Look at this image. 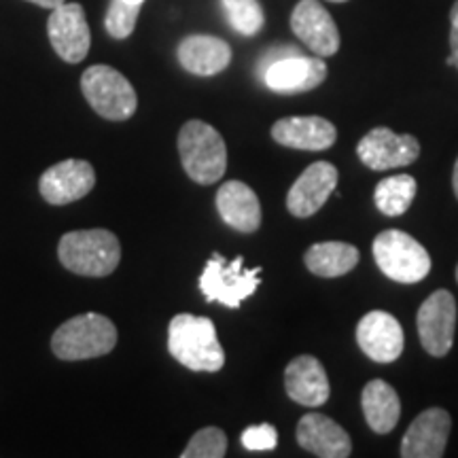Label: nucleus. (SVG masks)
I'll return each instance as SVG.
<instances>
[{"instance_id": "nucleus-5", "label": "nucleus", "mask_w": 458, "mask_h": 458, "mask_svg": "<svg viewBox=\"0 0 458 458\" xmlns=\"http://www.w3.org/2000/svg\"><path fill=\"white\" fill-rule=\"evenodd\" d=\"M371 250L382 274L394 283H420L431 272V257L425 246L399 229L382 232L371 244Z\"/></svg>"}, {"instance_id": "nucleus-1", "label": "nucleus", "mask_w": 458, "mask_h": 458, "mask_svg": "<svg viewBox=\"0 0 458 458\" xmlns=\"http://www.w3.org/2000/svg\"><path fill=\"white\" fill-rule=\"evenodd\" d=\"M168 351L172 357L193 371H219L225 365L215 323L206 317L176 314L168 327Z\"/></svg>"}, {"instance_id": "nucleus-28", "label": "nucleus", "mask_w": 458, "mask_h": 458, "mask_svg": "<svg viewBox=\"0 0 458 458\" xmlns=\"http://www.w3.org/2000/svg\"><path fill=\"white\" fill-rule=\"evenodd\" d=\"M240 442L246 450H274L278 444V431L272 425H257L244 428Z\"/></svg>"}, {"instance_id": "nucleus-19", "label": "nucleus", "mask_w": 458, "mask_h": 458, "mask_svg": "<svg viewBox=\"0 0 458 458\" xmlns=\"http://www.w3.org/2000/svg\"><path fill=\"white\" fill-rule=\"evenodd\" d=\"M272 139L301 151H325L337 139L335 125L325 117H284L272 125Z\"/></svg>"}, {"instance_id": "nucleus-33", "label": "nucleus", "mask_w": 458, "mask_h": 458, "mask_svg": "<svg viewBox=\"0 0 458 458\" xmlns=\"http://www.w3.org/2000/svg\"><path fill=\"white\" fill-rule=\"evenodd\" d=\"M452 187H454V193H456V198H458V159H456V164H454V174H452Z\"/></svg>"}, {"instance_id": "nucleus-14", "label": "nucleus", "mask_w": 458, "mask_h": 458, "mask_svg": "<svg viewBox=\"0 0 458 458\" xmlns=\"http://www.w3.org/2000/svg\"><path fill=\"white\" fill-rule=\"evenodd\" d=\"M452 428V418L442 408H428L416 416L403 439L401 456L403 458H439L444 456Z\"/></svg>"}, {"instance_id": "nucleus-17", "label": "nucleus", "mask_w": 458, "mask_h": 458, "mask_svg": "<svg viewBox=\"0 0 458 458\" xmlns=\"http://www.w3.org/2000/svg\"><path fill=\"white\" fill-rule=\"evenodd\" d=\"M284 391L295 403L318 408L327 403L331 393L327 371L312 354L295 357L284 369Z\"/></svg>"}, {"instance_id": "nucleus-8", "label": "nucleus", "mask_w": 458, "mask_h": 458, "mask_svg": "<svg viewBox=\"0 0 458 458\" xmlns=\"http://www.w3.org/2000/svg\"><path fill=\"white\" fill-rule=\"evenodd\" d=\"M418 337L431 357H445L454 344L456 301L450 291L439 289L420 306L416 317Z\"/></svg>"}, {"instance_id": "nucleus-16", "label": "nucleus", "mask_w": 458, "mask_h": 458, "mask_svg": "<svg viewBox=\"0 0 458 458\" xmlns=\"http://www.w3.org/2000/svg\"><path fill=\"white\" fill-rule=\"evenodd\" d=\"M261 79L276 94H301L318 88L327 79V64L323 57L297 54L278 60L263 72Z\"/></svg>"}, {"instance_id": "nucleus-10", "label": "nucleus", "mask_w": 458, "mask_h": 458, "mask_svg": "<svg viewBox=\"0 0 458 458\" xmlns=\"http://www.w3.org/2000/svg\"><path fill=\"white\" fill-rule=\"evenodd\" d=\"M357 156L371 170H391L414 164L420 142L410 134H394L391 128H374L360 139Z\"/></svg>"}, {"instance_id": "nucleus-6", "label": "nucleus", "mask_w": 458, "mask_h": 458, "mask_svg": "<svg viewBox=\"0 0 458 458\" xmlns=\"http://www.w3.org/2000/svg\"><path fill=\"white\" fill-rule=\"evenodd\" d=\"M259 274L261 267L244 270V257L238 255L236 259L227 261L221 253H213L199 276V291L206 301H219L236 310L261 284Z\"/></svg>"}, {"instance_id": "nucleus-12", "label": "nucleus", "mask_w": 458, "mask_h": 458, "mask_svg": "<svg viewBox=\"0 0 458 458\" xmlns=\"http://www.w3.org/2000/svg\"><path fill=\"white\" fill-rule=\"evenodd\" d=\"M295 37L318 57H329L340 49V32L329 11L318 0H300L291 15Z\"/></svg>"}, {"instance_id": "nucleus-34", "label": "nucleus", "mask_w": 458, "mask_h": 458, "mask_svg": "<svg viewBox=\"0 0 458 458\" xmlns=\"http://www.w3.org/2000/svg\"><path fill=\"white\" fill-rule=\"evenodd\" d=\"M125 3H130V4H142V3H145V0H125Z\"/></svg>"}, {"instance_id": "nucleus-7", "label": "nucleus", "mask_w": 458, "mask_h": 458, "mask_svg": "<svg viewBox=\"0 0 458 458\" xmlns=\"http://www.w3.org/2000/svg\"><path fill=\"white\" fill-rule=\"evenodd\" d=\"M81 89L89 106L108 122H125L139 106L131 83L111 66H89L81 77Z\"/></svg>"}, {"instance_id": "nucleus-26", "label": "nucleus", "mask_w": 458, "mask_h": 458, "mask_svg": "<svg viewBox=\"0 0 458 458\" xmlns=\"http://www.w3.org/2000/svg\"><path fill=\"white\" fill-rule=\"evenodd\" d=\"M227 452V437L221 428L206 427L193 435L182 450V458H223Z\"/></svg>"}, {"instance_id": "nucleus-21", "label": "nucleus", "mask_w": 458, "mask_h": 458, "mask_svg": "<svg viewBox=\"0 0 458 458\" xmlns=\"http://www.w3.org/2000/svg\"><path fill=\"white\" fill-rule=\"evenodd\" d=\"M176 55L187 72L198 74V77H213L229 66L232 47L223 38L210 37V34H191L182 38Z\"/></svg>"}, {"instance_id": "nucleus-13", "label": "nucleus", "mask_w": 458, "mask_h": 458, "mask_svg": "<svg viewBox=\"0 0 458 458\" xmlns=\"http://www.w3.org/2000/svg\"><path fill=\"white\" fill-rule=\"evenodd\" d=\"M337 185V168L329 162H317L301 172L300 179L286 193V208L291 215L306 219L323 208Z\"/></svg>"}, {"instance_id": "nucleus-25", "label": "nucleus", "mask_w": 458, "mask_h": 458, "mask_svg": "<svg viewBox=\"0 0 458 458\" xmlns=\"http://www.w3.org/2000/svg\"><path fill=\"white\" fill-rule=\"evenodd\" d=\"M227 21L242 37H253L263 28V9L259 0H221Z\"/></svg>"}, {"instance_id": "nucleus-22", "label": "nucleus", "mask_w": 458, "mask_h": 458, "mask_svg": "<svg viewBox=\"0 0 458 458\" xmlns=\"http://www.w3.org/2000/svg\"><path fill=\"white\" fill-rule=\"evenodd\" d=\"M365 420L377 435L391 433L401 418V399L394 388L385 380H371L360 394Z\"/></svg>"}, {"instance_id": "nucleus-11", "label": "nucleus", "mask_w": 458, "mask_h": 458, "mask_svg": "<svg viewBox=\"0 0 458 458\" xmlns=\"http://www.w3.org/2000/svg\"><path fill=\"white\" fill-rule=\"evenodd\" d=\"M96 185V172L83 159H64L43 172L38 181V191L45 202L66 206L88 196Z\"/></svg>"}, {"instance_id": "nucleus-9", "label": "nucleus", "mask_w": 458, "mask_h": 458, "mask_svg": "<svg viewBox=\"0 0 458 458\" xmlns=\"http://www.w3.org/2000/svg\"><path fill=\"white\" fill-rule=\"evenodd\" d=\"M47 34L51 47L68 64H77L89 54L91 34L85 11L79 3H62L51 9Z\"/></svg>"}, {"instance_id": "nucleus-32", "label": "nucleus", "mask_w": 458, "mask_h": 458, "mask_svg": "<svg viewBox=\"0 0 458 458\" xmlns=\"http://www.w3.org/2000/svg\"><path fill=\"white\" fill-rule=\"evenodd\" d=\"M450 21H452V28H458V0L454 4H452V11H450Z\"/></svg>"}, {"instance_id": "nucleus-29", "label": "nucleus", "mask_w": 458, "mask_h": 458, "mask_svg": "<svg viewBox=\"0 0 458 458\" xmlns=\"http://www.w3.org/2000/svg\"><path fill=\"white\" fill-rule=\"evenodd\" d=\"M297 54H301V51L297 49V47H293V45H278V47L266 49L261 54L259 62H257V74H259V77H263V72H266L272 64H276L278 60H284V57L297 55Z\"/></svg>"}, {"instance_id": "nucleus-4", "label": "nucleus", "mask_w": 458, "mask_h": 458, "mask_svg": "<svg viewBox=\"0 0 458 458\" xmlns=\"http://www.w3.org/2000/svg\"><path fill=\"white\" fill-rule=\"evenodd\" d=\"M181 164L187 176L199 185H213L227 170L225 140L213 125L187 122L179 131Z\"/></svg>"}, {"instance_id": "nucleus-31", "label": "nucleus", "mask_w": 458, "mask_h": 458, "mask_svg": "<svg viewBox=\"0 0 458 458\" xmlns=\"http://www.w3.org/2000/svg\"><path fill=\"white\" fill-rule=\"evenodd\" d=\"M28 3L38 4V7H43V9H55L57 4L66 3V0H28Z\"/></svg>"}, {"instance_id": "nucleus-20", "label": "nucleus", "mask_w": 458, "mask_h": 458, "mask_svg": "<svg viewBox=\"0 0 458 458\" xmlns=\"http://www.w3.org/2000/svg\"><path fill=\"white\" fill-rule=\"evenodd\" d=\"M216 210L229 227L242 233L257 232L261 225V204L246 182L227 181L216 191Z\"/></svg>"}, {"instance_id": "nucleus-35", "label": "nucleus", "mask_w": 458, "mask_h": 458, "mask_svg": "<svg viewBox=\"0 0 458 458\" xmlns=\"http://www.w3.org/2000/svg\"><path fill=\"white\" fill-rule=\"evenodd\" d=\"M331 3H346V0H331Z\"/></svg>"}, {"instance_id": "nucleus-24", "label": "nucleus", "mask_w": 458, "mask_h": 458, "mask_svg": "<svg viewBox=\"0 0 458 458\" xmlns=\"http://www.w3.org/2000/svg\"><path fill=\"white\" fill-rule=\"evenodd\" d=\"M418 191L416 179L410 174L388 176L377 182L374 191V202L382 215L399 216L408 213V208L414 202Z\"/></svg>"}, {"instance_id": "nucleus-15", "label": "nucleus", "mask_w": 458, "mask_h": 458, "mask_svg": "<svg viewBox=\"0 0 458 458\" xmlns=\"http://www.w3.org/2000/svg\"><path fill=\"white\" fill-rule=\"evenodd\" d=\"M360 351L376 363H393L403 352V329L393 314L371 310L357 325Z\"/></svg>"}, {"instance_id": "nucleus-30", "label": "nucleus", "mask_w": 458, "mask_h": 458, "mask_svg": "<svg viewBox=\"0 0 458 458\" xmlns=\"http://www.w3.org/2000/svg\"><path fill=\"white\" fill-rule=\"evenodd\" d=\"M450 47H452V54L448 57V64L458 68V28H452V32H450Z\"/></svg>"}, {"instance_id": "nucleus-3", "label": "nucleus", "mask_w": 458, "mask_h": 458, "mask_svg": "<svg viewBox=\"0 0 458 458\" xmlns=\"http://www.w3.org/2000/svg\"><path fill=\"white\" fill-rule=\"evenodd\" d=\"M117 327L111 318L85 312L55 329L51 337V351L62 360L98 359L117 346Z\"/></svg>"}, {"instance_id": "nucleus-2", "label": "nucleus", "mask_w": 458, "mask_h": 458, "mask_svg": "<svg viewBox=\"0 0 458 458\" xmlns=\"http://www.w3.org/2000/svg\"><path fill=\"white\" fill-rule=\"evenodd\" d=\"M57 257L68 272L102 278L117 270L122 261V246L108 229H79L60 238Z\"/></svg>"}, {"instance_id": "nucleus-18", "label": "nucleus", "mask_w": 458, "mask_h": 458, "mask_svg": "<svg viewBox=\"0 0 458 458\" xmlns=\"http://www.w3.org/2000/svg\"><path fill=\"white\" fill-rule=\"evenodd\" d=\"M297 444L314 456L320 458H346L352 452L348 433L323 414H306L297 425Z\"/></svg>"}, {"instance_id": "nucleus-27", "label": "nucleus", "mask_w": 458, "mask_h": 458, "mask_svg": "<svg viewBox=\"0 0 458 458\" xmlns=\"http://www.w3.org/2000/svg\"><path fill=\"white\" fill-rule=\"evenodd\" d=\"M142 4H130L125 0H111L106 11V32L113 38H128L136 28V20H139Z\"/></svg>"}, {"instance_id": "nucleus-36", "label": "nucleus", "mask_w": 458, "mask_h": 458, "mask_svg": "<svg viewBox=\"0 0 458 458\" xmlns=\"http://www.w3.org/2000/svg\"><path fill=\"white\" fill-rule=\"evenodd\" d=\"M456 280H458V267H456Z\"/></svg>"}, {"instance_id": "nucleus-23", "label": "nucleus", "mask_w": 458, "mask_h": 458, "mask_svg": "<svg viewBox=\"0 0 458 458\" xmlns=\"http://www.w3.org/2000/svg\"><path fill=\"white\" fill-rule=\"evenodd\" d=\"M303 261L317 276L337 278L357 267L359 250L348 242H318L310 246Z\"/></svg>"}]
</instances>
